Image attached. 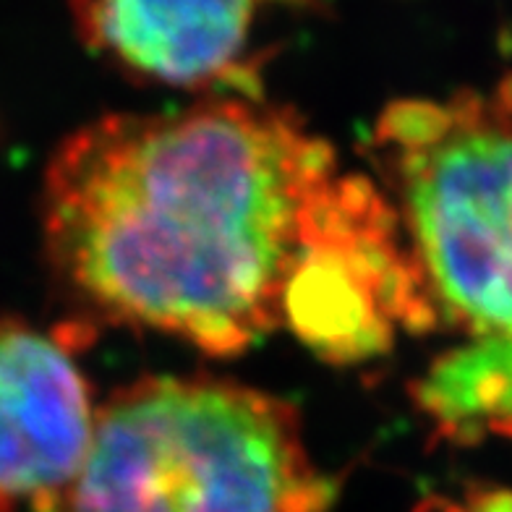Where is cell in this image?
I'll return each instance as SVG.
<instances>
[{
    "mask_svg": "<svg viewBox=\"0 0 512 512\" xmlns=\"http://www.w3.org/2000/svg\"><path fill=\"white\" fill-rule=\"evenodd\" d=\"M66 332L0 322V512H61L97 408Z\"/></svg>",
    "mask_w": 512,
    "mask_h": 512,
    "instance_id": "obj_5",
    "label": "cell"
},
{
    "mask_svg": "<svg viewBox=\"0 0 512 512\" xmlns=\"http://www.w3.org/2000/svg\"><path fill=\"white\" fill-rule=\"evenodd\" d=\"M296 408L217 377H142L97 408L61 512H327Z\"/></svg>",
    "mask_w": 512,
    "mask_h": 512,
    "instance_id": "obj_2",
    "label": "cell"
},
{
    "mask_svg": "<svg viewBox=\"0 0 512 512\" xmlns=\"http://www.w3.org/2000/svg\"><path fill=\"white\" fill-rule=\"evenodd\" d=\"M335 152L264 95L76 128L42 183L55 285L97 324L236 356L283 327L285 296L332 215Z\"/></svg>",
    "mask_w": 512,
    "mask_h": 512,
    "instance_id": "obj_1",
    "label": "cell"
},
{
    "mask_svg": "<svg viewBox=\"0 0 512 512\" xmlns=\"http://www.w3.org/2000/svg\"><path fill=\"white\" fill-rule=\"evenodd\" d=\"M301 0H71L76 34L139 84L264 95L254 50L264 14Z\"/></svg>",
    "mask_w": 512,
    "mask_h": 512,
    "instance_id": "obj_4",
    "label": "cell"
},
{
    "mask_svg": "<svg viewBox=\"0 0 512 512\" xmlns=\"http://www.w3.org/2000/svg\"><path fill=\"white\" fill-rule=\"evenodd\" d=\"M371 157L434 324L512 337V123L476 95L400 100Z\"/></svg>",
    "mask_w": 512,
    "mask_h": 512,
    "instance_id": "obj_3",
    "label": "cell"
},
{
    "mask_svg": "<svg viewBox=\"0 0 512 512\" xmlns=\"http://www.w3.org/2000/svg\"><path fill=\"white\" fill-rule=\"evenodd\" d=\"M452 512H512L510 492H484L471 497L465 505L452 507Z\"/></svg>",
    "mask_w": 512,
    "mask_h": 512,
    "instance_id": "obj_7",
    "label": "cell"
},
{
    "mask_svg": "<svg viewBox=\"0 0 512 512\" xmlns=\"http://www.w3.org/2000/svg\"><path fill=\"white\" fill-rule=\"evenodd\" d=\"M413 398L442 437H512V337L471 340L439 356L413 384Z\"/></svg>",
    "mask_w": 512,
    "mask_h": 512,
    "instance_id": "obj_6",
    "label": "cell"
}]
</instances>
